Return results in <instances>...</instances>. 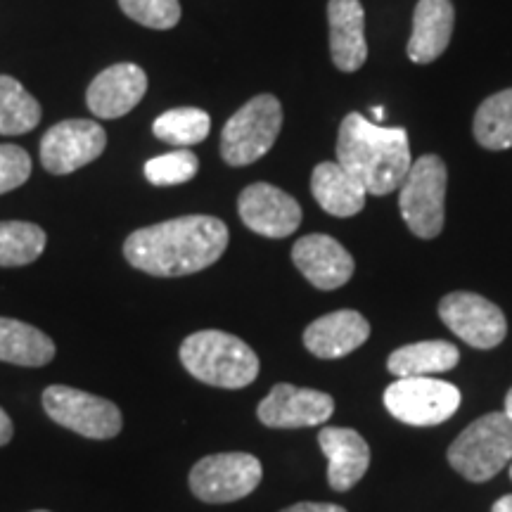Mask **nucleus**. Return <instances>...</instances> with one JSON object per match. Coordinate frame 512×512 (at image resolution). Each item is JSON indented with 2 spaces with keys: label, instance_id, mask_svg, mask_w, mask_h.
Masks as SVG:
<instances>
[{
  "label": "nucleus",
  "instance_id": "21",
  "mask_svg": "<svg viewBox=\"0 0 512 512\" xmlns=\"http://www.w3.org/2000/svg\"><path fill=\"white\" fill-rule=\"evenodd\" d=\"M57 354L46 332L15 318H0V361L12 366L41 368Z\"/></svg>",
  "mask_w": 512,
  "mask_h": 512
},
{
  "label": "nucleus",
  "instance_id": "10",
  "mask_svg": "<svg viewBox=\"0 0 512 512\" xmlns=\"http://www.w3.org/2000/svg\"><path fill=\"white\" fill-rule=\"evenodd\" d=\"M107 147V133L91 119H67L48 128L41 138V164L48 174H74L98 159Z\"/></svg>",
  "mask_w": 512,
  "mask_h": 512
},
{
  "label": "nucleus",
  "instance_id": "19",
  "mask_svg": "<svg viewBox=\"0 0 512 512\" xmlns=\"http://www.w3.org/2000/svg\"><path fill=\"white\" fill-rule=\"evenodd\" d=\"M453 22H456V12H453L451 0H420L415 5L408 57L418 64H430L444 55L451 43Z\"/></svg>",
  "mask_w": 512,
  "mask_h": 512
},
{
  "label": "nucleus",
  "instance_id": "5",
  "mask_svg": "<svg viewBox=\"0 0 512 512\" xmlns=\"http://www.w3.org/2000/svg\"><path fill=\"white\" fill-rule=\"evenodd\" d=\"M283 128V105L275 95H256L226 121L221 157L228 166H249L271 150Z\"/></svg>",
  "mask_w": 512,
  "mask_h": 512
},
{
  "label": "nucleus",
  "instance_id": "7",
  "mask_svg": "<svg viewBox=\"0 0 512 512\" xmlns=\"http://www.w3.org/2000/svg\"><path fill=\"white\" fill-rule=\"evenodd\" d=\"M43 411L57 425L86 439H112L124 425L117 403L67 384H50L43 392Z\"/></svg>",
  "mask_w": 512,
  "mask_h": 512
},
{
  "label": "nucleus",
  "instance_id": "14",
  "mask_svg": "<svg viewBox=\"0 0 512 512\" xmlns=\"http://www.w3.org/2000/svg\"><path fill=\"white\" fill-rule=\"evenodd\" d=\"M292 261L318 290H337L354 275V256L330 235H304L292 247Z\"/></svg>",
  "mask_w": 512,
  "mask_h": 512
},
{
  "label": "nucleus",
  "instance_id": "18",
  "mask_svg": "<svg viewBox=\"0 0 512 512\" xmlns=\"http://www.w3.org/2000/svg\"><path fill=\"white\" fill-rule=\"evenodd\" d=\"M320 451L328 456V484L335 491H349L361 482L370 465V446L349 427H323L318 432Z\"/></svg>",
  "mask_w": 512,
  "mask_h": 512
},
{
  "label": "nucleus",
  "instance_id": "22",
  "mask_svg": "<svg viewBox=\"0 0 512 512\" xmlns=\"http://www.w3.org/2000/svg\"><path fill=\"white\" fill-rule=\"evenodd\" d=\"M460 351L456 344L444 342V339H432V342H415L408 347L396 349L387 358V368L394 377H432L439 373H448L458 366Z\"/></svg>",
  "mask_w": 512,
  "mask_h": 512
},
{
  "label": "nucleus",
  "instance_id": "13",
  "mask_svg": "<svg viewBox=\"0 0 512 512\" xmlns=\"http://www.w3.org/2000/svg\"><path fill=\"white\" fill-rule=\"evenodd\" d=\"M240 219L264 238H287L302 223V207L285 190L268 183H254L240 192Z\"/></svg>",
  "mask_w": 512,
  "mask_h": 512
},
{
  "label": "nucleus",
  "instance_id": "34",
  "mask_svg": "<svg viewBox=\"0 0 512 512\" xmlns=\"http://www.w3.org/2000/svg\"><path fill=\"white\" fill-rule=\"evenodd\" d=\"M370 112H373L375 119H380V121L384 119V110H382V107H373V110H370Z\"/></svg>",
  "mask_w": 512,
  "mask_h": 512
},
{
  "label": "nucleus",
  "instance_id": "20",
  "mask_svg": "<svg viewBox=\"0 0 512 512\" xmlns=\"http://www.w3.org/2000/svg\"><path fill=\"white\" fill-rule=\"evenodd\" d=\"M311 192L316 202L328 214L349 219L366 207V188L356 176H351L347 169H342L337 162H323L313 169Z\"/></svg>",
  "mask_w": 512,
  "mask_h": 512
},
{
  "label": "nucleus",
  "instance_id": "3",
  "mask_svg": "<svg viewBox=\"0 0 512 512\" xmlns=\"http://www.w3.org/2000/svg\"><path fill=\"white\" fill-rule=\"evenodd\" d=\"M181 363L204 384L221 389H242L259 377V358L240 337L223 330H200L185 337Z\"/></svg>",
  "mask_w": 512,
  "mask_h": 512
},
{
  "label": "nucleus",
  "instance_id": "6",
  "mask_svg": "<svg viewBox=\"0 0 512 512\" xmlns=\"http://www.w3.org/2000/svg\"><path fill=\"white\" fill-rule=\"evenodd\" d=\"M446 164L437 155H425L411 164L401 183L399 209L406 226L422 240H432L444 230L446 219Z\"/></svg>",
  "mask_w": 512,
  "mask_h": 512
},
{
  "label": "nucleus",
  "instance_id": "11",
  "mask_svg": "<svg viewBox=\"0 0 512 512\" xmlns=\"http://www.w3.org/2000/svg\"><path fill=\"white\" fill-rule=\"evenodd\" d=\"M439 316L453 335L475 349H494L508 335L503 311L475 292L446 294L439 302Z\"/></svg>",
  "mask_w": 512,
  "mask_h": 512
},
{
  "label": "nucleus",
  "instance_id": "31",
  "mask_svg": "<svg viewBox=\"0 0 512 512\" xmlns=\"http://www.w3.org/2000/svg\"><path fill=\"white\" fill-rule=\"evenodd\" d=\"M12 434H15V427H12V420H10V415L5 413L3 408H0V446L10 444Z\"/></svg>",
  "mask_w": 512,
  "mask_h": 512
},
{
  "label": "nucleus",
  "instance_id": "17",
  "mask_svg": "<svg viewBox=\"0 0 512 512\" xmlns=\"http://www.w3.org/2000/svg\"><path fill=\"white\" fill-rule=\"evenodd\" d=\"M330 53L339 72L354 74L366 64V12L361 0H330Z\"/></svg>",
  "mask_w": 512,
  "mask_h": 512
},
{
  "label": "nucleus",
  "instance_id": "1",
  "mask_svg": "<svg viewBox=\"0 0 512 512\" xmlns=\"http://www.w3.org/2000/svg\"><path fill=\"white\" fill-rule=\"evenodd\" d=\"M228 240V226L216 216H178L128 235L124 256L133 268L155 278H181L214 266Z\"/></svg>",
  "mask_w": 512,
  "mask_h": 512
},
{
  "label": "nucleus",
  "instance_id": "30",
  "mask_svg": "<svg viewBox=\"0 0 512 512\" xmlns=\"http://www.w3.org/2000/svg\"><path fill=\"white\" fill-rule=\"evenodd\" d=\"M280 512H347V510L335 503H297L292 505V508H285Z\"/></svg>",
  "mask_w": 512,
  "mask_h": 512
},
{
  "label": "nucleus",
  "instance_id": "32",
  "mask_svg": "<svg viewBox=\"0 0 512 512\" xmlns=\"http://www.w3.org/2000/svg\"><path fill=\"white\" fill-rule=\"evenodd\" d=\"M491 512H512V494L503 496L501 501H496L494 508H491Z\"/></svg>",
  "mask_w": 512,
  "mask_h": 512
},
{
  "label": "nucleus",
  "instance_id": "36",
  "mask_svg": "<svg viewBox=\"0 0 512 512\" xmlns=\"http://www.w3.org/2000/svg\"><path fill=\"white\" fill-rule=\"evenodd\" d=\"M34 512H48V510H34Z\"/></svg>",
  "mask_w": 512,
  "mask_h": 512
},
{
  "label": "nucleus",
  "instance_id": "24",
  "mask_svg": "<svg viewBox=\"0 0 512 512\" xmlns=\"http://www.w3.org/2000/svg\"><path fill=\"white\" fill-rule=\"evenodd\" d=\"M475 140L484 150L512 147V88L486 98L475 114Z\"/></svg>",
  "mask_w": 512,
  "mask_h": 512
},
{
  "label": "nucleus",
  "instance_id": "12",
  "mask_svg": "<svg viewBox=\"0 0 512 512\" xmlns=\"http://www.w3.org/2000/svg\"><path fill=\"white\" fill-rule=\"evenodd\" d=\"M335 413V399L318 389L280 382L259 403V420L273 430H299L328 422Z\"/></svg>",
  "mask_w": 512,
  "mask_h": 512
},
{
  "label": "nucleus",
  "instance_id": "23",
  "mask_svg": "<svg viewBox=\"0 0 512 512\" xmlns=\"http://www.w3.org/2000/svg\"><path fill=\"white\" fill-rule=\"evenodd\" d=\"M41 121V105L12 76H0V133L24 136Z\"/></svg>",
  "mask_w": 512,
  "mask_h": 512
},
{
  "label": "nucleus",
  "instance_id": "27",
  "mask_svg": "<svg viewBox=\"0 0 512 512\" xmlns=\"http://www.w3.org/2000/svg\"><path fill=\"white\" fill-rule=\"evenodd\" d=\"M200 169V159L190 150H176L169 155L155 157L145 164V178L155 188H174L192 181Z\"/></svg>",
  "mask_w": 512,
  "mask_h": 512
},
{
  "label": "nucleus",
  "instance_id": "33",
  "mask_svg": "<svg viewBox=\"0 0 512 512\" xmlns=\"http://www.w3.org/2000/svg\"><path fill=\"white\" fill-rule=\"evenodd\" d=\"M503 413L512 420V389L508 392V396H505V411Z\"/></svg>",
  "mask_w": 512,
  "mask_h": 512
},
{
  "label": "nucleus",
  "instance_id": "25",
  "mask_svg": "<svg viewBox=\"0 0 512 512\" xmlns=\"http://www.w3.org/2000/svg\"><path fill=\"white\" fill-rule=\"evenodd\" d=\"M46 230L29 221H0V266H29L46 249Z\"/></svg>",
  "mask_w": 512,
  "mask_h": 512
},
{
  "label": "nucleus",
  "instance_id": "15",
  "mask_svg": "<svg viewBox=\"0 0 512 512\" xmlns=\"http://www.w3.org/2000/svg\"><path fill=\"white\" fill-rule=\"evenodd\" d=\"M147 74L138 64L119 62L95 76L88 86V110L100 119L124 117L145 98Z\"/></svg>",
  "mask_w": 512,
  "mask_h": 512
},
{
  "label": "nucleus",
  "instance_id": "28",
  "mask_svg": "<svg viewBox=\"0 0 512 512\" xmlns=\"http://www.w3.org/2000/svg\"><path fill=\"white\" fill-rule=\"evenodd\" d=\"M119 8L133 22L147 29H174L181 22V3L178 0H119Z\"/></svg>",
  "mask_w": 512,
  "mask_h": 512
},
{
  "label": "nucleus",
  "instance_id": "8",
  "mask_svg": "<svg viewBox=\"0 0 512 512\" xmlns=\"http://www.w3.org/2000/svg\"><path fill=\"white\" fill-rule=\"evenodd\" d=\"M384 408L413 427H434L460 408L456 384L434 377H401L384 389Z\"/></svg>",
  "mask_w": 512,
  "mask_h": 512
},
{
  "label": "nucleus",
  "instance_id": "29",
  "mask_svg": "<svg viewBox=\"0 0 512 512\" xmlns=\"http://www.w3.org/2000/svg\"><path fill=\"white\" fill-rule=\"evenodd\" d=\"M31 176V157L24 147L0 145V195L19 188Z\"/></svg>",
  "mask_w": 512,
  "mask_h": 512
},
{
  "label": "nucleus",
  "instance_id": "26",
  "mask_svg": "<svg viewBox=\"0 0 512 512\" xmlns=\"http://www.w3.org/2000/svg\"><path fill=\"white\" fill-rule=\"evenodd\" d=\"M211 131V119L204 110L197 107H176L155 119L152 133L166 145L190 147L202 143Z\"/></svg>",
  "mask_w": 512,
  "mask_h": 512
},
{
  "label": "nucleus",
  "instance_id": "35",
  "mask_svg": "<svg viewBox=\"0 0 512 512\" xmlns=\"http://www.w3.org/2000/svg\"><path fill=\"white\" fill-rule=\"evenodd\" d=\"M510 479H512V465H510Z\"/></svg>",
  "mask_w": 512,
  "mask_h": 512
},
{
  "label": "nucleus",
  "instance_id": "16",
  "mask_svg": "<svg viewBox=\"0 0 512 512\" xmlns=\"http://www.w3.org/2000/svg\"><path fill=\"white\" fill-rule=\"evenodd\" d=\"M370 323L358 311L342 309L313 320L304 330V347L313 356L335 361L368 342Z\"/></svg>",
  "mask_w": 512,
  "mask_h": 512
},
{
  "label": "nucleus",
  "instance_id": "4",
  "mask_svg": "<svg viewBox=\"0 0 512 512\" xmlns=\"http://www.w3.org/2000/svg\"><path fill=\"white\" fill-rule=\"evenodd\" d=\"M512 460V420L486 413L467 425L448 446V463L467 482H489Z\"/></svg>",
  "mask_w": 512,
  "mask_h": 512
},
{
  "label": "nucleus",
  "instance_id": "2",
  "mask_svg": "<svg viewBox=\"0 0 512 512\" xmlns=\"http://www.w3.org/2000/svg\"><path fill=\"white\" fill-rule=\"evenodd\" d=\"M337 164L361 181L370 195H389L401 188L411 171V145L403 128H384L351 112L339 126Z\"/></svg>",
  "mask_w": 512,
  "mask_h": 512
},
{
  "label": "nucleus",
  "instance_id": "9",
  "mask_svg": "<svg viewBox=\"0 0 512 512\" xmlns=\"http://www.w3.org/2000/svg\"><path fill=\"white\" fill-rule=\"evenodd\" d=\"M264 467L252 453H214L190 470V489L204 503H233L252 494Z\"/></svg>",
  "mask_w": 512,
  "mask_h": 512
}]
</instances>
